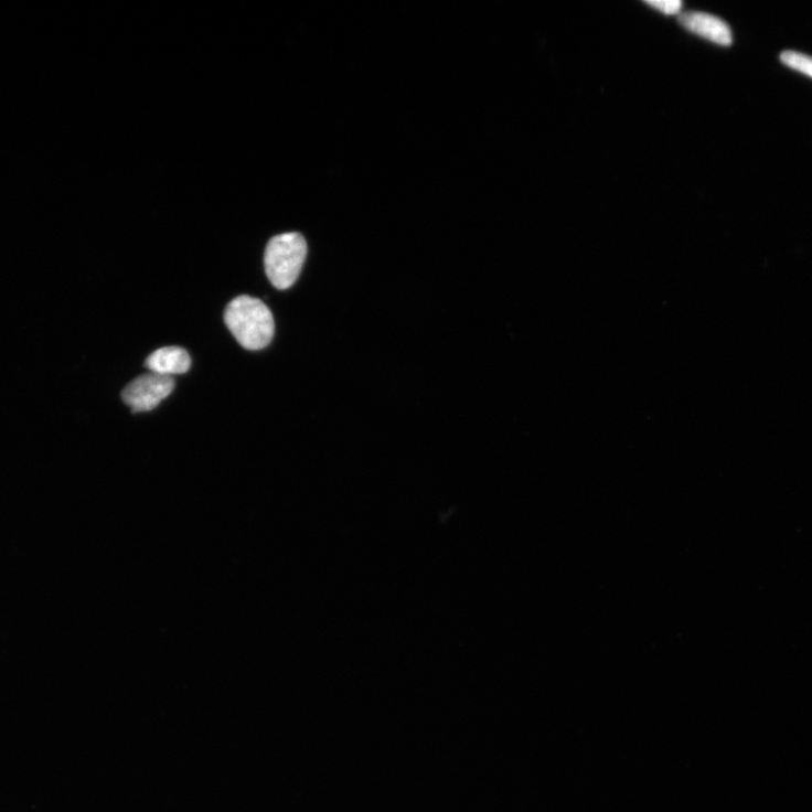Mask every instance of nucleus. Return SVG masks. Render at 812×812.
<instances>
[{
    "label": "nucleus",
    "mask_w": 812,
    "mask_h": 812,
    "mask_svg": "<svg viewBox=\"0 0 812 812\" xmlns=\"http://www.w3.org/2000/svg\"><path fill=\"white\" fill-rule=\"evenodd\" d=\"M680 23L686 30L710 42L725 46L733 44L729 25L717 17L699 12L684 13L680 17Z\"/></svg>",
    "instance_id": "obj_4"
},
{
    "label": "nucleus",
    "mask_w": 812,
    "mask_h": 812,
    "mask_svg": "<svg viewBox=\"0 0 812 812\" xmlns=\"http://www.w3.org/2000/svg\"><path fill=\"white\" fill-rule=\"evenodd\" d=\"M780 61L787 67L812 78V58L797 53V51H783Z\"/></svg>",
    "instance_id": "obj_6"
},
{
    "label": "nucleus",
    "mask_w": 812,
    "mask_h": 812,
    "mask_svg": "<svg viewBox=\"0 0 812 812\" xmlns=\"http://www.w3.org/2000/svg\"><path fill=\"white\" fill-rule=\"evenodd\" d=\"M645 3L649 7H652L653 9L667 15L677 14L683 6L680 0H647Z\"/></svg>",
    "instance_id": "obj_7"
},
{
    "label": "nucleus",
    "mask_w": 812,
    "mask_h": 812,
    "mask_svg": "<svg viewBox=\"0 0 812 812\" xmlns=\"http://www.w3.org/2000/svg\"><path fill=\"white\" fill-rule=\"evenodd\" d=\"M308 256V244L298 233H287L270 239L265 254V268L270 282L280 290L298 279Z\"/></svg>",
    "instance_id": "obj_2"
},
{
    "label": "nucleus",
    "mask_w": 812,
    "mask_h": 812,
    "mask_svg": "<svg viewBox=\"0 0 812 812\" xmlns=\"http://www.w3.org/2000/svg\"><path fill=\"white\" fill-rule=\"evenodd\" d=\"M172 377L159 374L142 375L132 381L122 392V398L132 413H148L165 399L174 389Z\"/></svg>",
    "instance_id": "obj_3"
},
{
    "label": "nucleus",
    "mask_w": 812,
    "mask_h": 812,
    "mask_svg": "<svg viewBox=\"0 0 812 812\" xmlns=\"http://www.w3.org/2000/svg\"><path fill=\"white\" fill-rule=\"evenodd\" d=\"M224 319L234 338L247 350L265 349L273 341L275 320L267 304L258 298H235L227 304Z\"/></svg>",
    "instance_id": "obj_1"
},
{
    "label": "nucleus",
    "mask_w": 812,
    "mask_h": 812,
    "mask_svg": "<svg viewBox=\"0 0 812 812\" xmlns=\"http://www.w3.org/2000/svg\"><path fill=\"white\" fill-rule=\"evenodd\" d=\"M145 366L151 373L171 377L185 374L191 367V359L183 348L165 346L152 352Z\"/></svg>",
    "instance_id": "obj_5"
}]
</instances>
